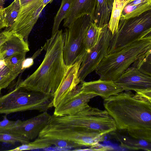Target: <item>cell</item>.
Wrapping results in <instances>:
<instances>
[{"label": "cell", "instance_id": "obj_1", "mask_svg": "<svg viewBox=\"0 0 151 151\" xmlns=\"http://www.w3.org/2000/svg\"><path fill=\"white\" fill-rule=\"evenodd\" d=\"M105 110L117 129L127 130L132 137L151 142V101L130 91L104 99Z\"/></svg>", "mask_w": 151, "mask_h": 151}, {"label": "cell", "instance_id": "obj_2", "mask_svg": "<svg viewBox=\"0 0 151 151\" xmlns=\"http://www.w3.org/2000/svg\"><path fill=\"white\" fill-rule=\"evenodd\" d=\"M63 31L58 30L47 40L44 58L38 68L18 87L47 95L54 94L67 71L63 54Z\"/></svg>", "mask_w": 151, "mask_h": 151}, {"label": "cell", "instance_id": "obj_3", "mask_svg": "<svg viewBox=\"0 0 151 151\" xmlns=\"http://www.w3.org/2000/svg\"><path fill=\"white\" fill-rule=\"evenodd\" d=\"M47 126L71 128L94 136H105L117 129L114 120L106 110L88 105L72 115L51 116Z\"/></svg>", "mask_w": 151, "mask_h": 151}, {"label": "cell", "instance_id": "obj_4", "mask_svg": "<svg viewBox=\"0 0 151 151\" xmlns=\"http://www.w3.org/2000/svg\"><path fill=\"white\" fill-rule=\"evenodd\" d=\"M151 48V29L119 50L107 55L96 69L100 79L114 81Z\"/></svg>", "mask_w": 151, "mask_h": 151}, {"label": "cell", "instance_id": "obj_5", "mask_svg": "<svg viewBox=\"0 0 151 151\" xmlns=\"http://www.w3.org/2000/svg\"><path fill=\"white\" fill-rule=\"evenodd\" d=\"M54 96L28 91L17 86L0 96V114L35 110L47 111L53 106Z\"/></svg>", "mask_w": 151, "mask_h": 151}, {"label": "cell", "instance_id": "obj_6", "mask_svg": "<svg viewBox=\"0 0 151 151\" xmlns=\"http://www.w3.org/2000/svg\"><path fill=\"white\" fill-rule=\"evenodd\" d=\"M92 22L90 15H83L74 20L63 32V58L67 66L83 57L86 51L85 36Z\"/></svg>", "mask_w": 151, "mask_h": 151}, {"label": "cell", "instance_id": "obj_7", "mask_svg": "<svg viewBox=\"0 0 151 151\" xmlns=\"http://www.w3.org/2000/svg\"><path fill=\"white\" fill-rule=\"evenodd\" d=\"M151 29V9L141 15L119 20L116 32L111 35L107 55L118 51Z\"/></svg>", "mask_w": 151, "mask_h": 151}, {"label": "cell", "instance_id": "obj_8", "mask_svg": "<svg viewBox=\"0 0 151 151\" xmlns=\"http://www.w3.org/2000/svg\"><path fill=\"white\" fill-rule=\"evenodd\" d=\"M105 135L94 136L71 128L45 126L38 137L61 139L75 143L81 147H89L100 151L104 147L99 143L105 140Z\"/></svg>", "mask_w": 151, "mask_h": 151}, {"label": "cell", "instance_id": "obj_9", "mask_svg": "<svg viewBox=\"0 0 151 151\" xmlns=\"http://www.w3.org/2000/svg\"><path fill=\"white\" fill-rule=\"evenodd\" d=\"M101 27V33L97 43L90 50L86 51L83 57L78 73V78L80 83L83 81L89 74L95 70L107 55L112 33L108 24Z\"/></svg>", "mask_w": 151, "mask_h": 151}, {"label": "cell", "instance_id": "obj_10", "mask_svg": "<svg viewBox=\"0 0 151 151\" xmlns=\"http://www.w3.org/2000/svg\"><path fill=\"white\" fill-rule=\"evenodd\" d=\"M43 0H33L20 7L15 22L9 29L28 42L29 35L45 6Z\"/></svg>", "mask_w": 151, "mask_h": 151}, {"label": "cell", "instance_id": "obj_11", "mask_svg": "<svg viewBox=\"0 0 151 151\" xmlns=\"http://www.w3.org/2000/svg\"><path fill=\"white\" fill-rule=\"evenodd\" d=\"M123 91H134L151 101V77L129 67L114 81Z\"/></svg>", "mask_w": 151, "mask_h": 151}, {"label": "cell", "instance_id": "obj_12", "mask_svg": "<svg viewBox=\"0 0 151 151\" xmlns=\"http://www.w3.org/2000/svg\"><path fill=\"white\" fill-rule=\"evenodd\" d=\"M81 87V83L63 98L55 107L54 115L63 116L75 114L88 105L91 99L97 96L83 92Z\"/></svg>", "mask_w": 151, "mask_h": 151}, {"label": "cell", "instance_id": "obj_13", "mask_svg": "<svg viewBox=\"0 0 151 151\" xmlns=\"http://www.w3.org/2000/svg\"><path fill=\"white\" fill-rule=\"evenodd\" d=\"M51 116L45 111L25 120H17L9 133L21 136L29 141L34 139L48 124Z\"/></svg>", "mask_w": 151, "mask_h": 151}, {"label": "cell", "instance_id": "obj_14", "mask_svg": "<svg viewBox=\"0 0 151 151\" xmlns=\"http://www.w3.org/2000/svg\"><path fill=\"white\" fill-rule=\"evenodd\" d=\"M83 58L68 66L65 74L54 94L53 104L54 107L67 93L81 83L78 78V73Z\"/></svg>", "mask_w": 151, "mask_h": 151}, {"label": "cell", "instance_id": "obj_15", "mask_svg": "<svg viewBox=\"0 0 151 151\" xmlns=\"http://www.w3.org/2000/svg\"><path fill=\"white\" fill-rule=\"evenodd\" d=\"M81 89L83 92L92 93L105 99L117 94L123 90L112 81L98 80L81 83Z\"/></svg>", "mask_w": 151, "mask_h": 151}, {"label": "cell", "instance_id": "obj_16", "mask_svg": "<svg viewBox=\"0 0 151 151\" xmlns=\"http://www.w3.org/2000/svg\"><path fill=\"white\" fill-rule=\"evenodd\" d=\"M95 0H73L66 17L63 26L68 27L76 19L85 14L92 17Z\"/></svg>", "mask_w": 151, "mask_h": 151}, {"label": "cell", "instance_id": "obj_17", "mask_svg": "<svg viewBox=\"0 0 151 151\" xmlns=\"http://www.w3.org/2000/svg\"><path fill=\"white\" fill-rule=\"evenodd\" d=\"M29 50L28 42L13 32L8 40L0 46V52L4 59L15 55L27 54Z\"/></svg>", "mask_w": 151, "mask_h": 151}, {"label": "cell", "instance_id": "obj_18", "mask_svg": "<svg viewBox=\"0 0 151 151\" xmlns=\"http://www.w3.org/2000/svg\"><path fill=\"white\" fill-rule=\"evenodd\" d=\"M114 0H95L91 18L99 27L108 24Z\"/></svg>", "mask_w": 151, "mask_h": 151}, {"label": "cell", "instance_id": "obj_19", "mask_svg": "<svg viewBox=\"0 0 151 151\" xmlns=\"http://www.w3.org/2000/svg\"><path fill=\"white\" fill-rule=\"evenodd\" d=\"M151 9V0H124L119 20L138 16Z\"/></svg>", "mask_w": 151, "mask_h": 151}, {"label": "cell", "instance_id": "obj_20", "mask_svg": "<svg viewBox=\"0 0 151 151\" xmlns=\"http://www.w3.org/2000/svg\"><path fill=\"white\" fill-rule=\"evenodd\" d=\"M0 69V90L7 88L23 71L22 67L15 66L8 62Z\"/></svg>", "mask_w": 151, "mask_h": 151}, {"label": "cell", "instance_id": "obj_21", "mask_svg": "<svg viewBox=\"0 0 151 151\" xmlns=\"http://www.w3.org/2000/svg\"><path fill=\"white\" fill-rule=\"evenodd\" d=\"M116 137V139L120 143V146L122 147L132 150L151 151V142L124 136L117 135Z\"/></svg>", "mask_w": 151, "mask_h": 151}, {"label": "cell", "instance_id": "obj_22", "mask_svg": "<svg viewBox=\"0 0 151 151\" xmlns=\"http://www.w3.org/2000/svg\"><path fill=\"white\" fill-rule=\"evenodd\" d=\"M124 6V0H114L110 20L108 24L112 34L116 32L120 17Z\"/></svg>", "mask_w": 151, "mask_h": 151}, {"label": "cell", "instance_id": "obj_23", "mask_svg": "<svg viewBox=\"0 0 151 151\" xmlns=\"http://www.w3.org/2000/svg\"><path fill=\"white\" fill-rule=\"evenodd\" d=\"M101 31V27H98L92 22L89 26L84 39L85 50L88 51L97 43Z\"/></svg>", "mask_w": 151, "mask_h": 151}, {"label": "cell", "instance_id": "obj_24", "mask_svg": "<svg viewBox=\"0 0 151 151\" xmlns=\"http://www.w3.org/2000/svg\"><path fill=\"white\" fill-rule=\"evenodd\" d=\"M142 73L151 76V50H149L131 65Z\"/></svg>", "mask_w": 151, "mask_h": 151}, {"label": "cell", "instance_id": "obj_25", "mask_svg": "<svg viewBox=\"0 0 151 151\" xmlns=\"http://www.w3.org/2000/svg\"><path fill=\"white\" fill-rule=\"evenodd\" d=\"M73 0H62L61 6L54 18L52 35L58 30L63 20L66 17Z\"/></svg>", "mask_w": 151, "mask_h": 151}, {"label": "cell", "instance_id": "obj_26", "mask_svg": "<svg viewBox=\"0 0 151 151\" xmlns=\"http://www.w3.org/2000/svg\"><path fill=\"white\" fill-rule=\"evenodd\" d=\"M51 145L50 143L49 139L38 137L33 142H29L27 144H22L14 149L9 150L19 151L43 149L48 147Z\"/></svg>", "mask_w": 151, "mask_h": 151}, {"label": "cell", "instance_id": "obj_27", "mask_svg": "<svg viewBox=\"0 0 151 151\" xmlns=\"http://www.w3.org/2000/svg\"><path fill=\"white\" fill-rule=\"evenodd\" d=\"M20 9L19 0L14 1L8 6L4 8L5 19L7 28L10 27L17 18Z\"/></svg>", "mask_w": 151, "mask_h": 151}, {"label": "cell", "instance_id": "obj_28", "mask_svg": "<svg viewBox=\"0 0 151 151\" xmlns=\"http://www.w3.org/2000/svg\"><path fill=\"white\" fill-rule=\"evenodd\" d=\"M30 141L21 136L10 133L0 132V142L14 144L19 142L22 144H27Z\"/></svg>", "mask_w": 151, "mask_h": 151}, {"label": "cell", "instance_id": "obj_29", "mask_svg": "<svg viewBox=\"0 0 151 151\" xmlns=\"http://www.w3.org/2000/svg\"><path fill=\"white\" fill-rule=\"evenodd\" d=\"M49 139L50 143L52 145H54L58 147L68 148L81 147L77 144L68 141L61 139Z\"/></svg>", "mask_w": 151, "mask_h": 151}, {"label": "cell", "instance_id": "obj_30", "mask_svg": "<svg viewBox=\"0 0 151 151\" xmlns=\"http://www.w3.org/2000/svg\"><path fill=\"white\" fill-rule=\"evenodd\" d=\"M3 120L0 121V132L9 133L14 127L16 121L9 120L6 114L3 116Z\"/></svg>", "mask_w": 151, "mask_h": 151}, {"label": "cell", "instance_id": "obj_31", "mask_svg": "<svg viewBox=\"0 0 151 151\" xmlns=\"http://www.w3.org/2000/svg\"><path fill=\"white\" fill-rule=\"evenodd\" d=\"M26 53L15 55L5 58V61L9 62L16 67H22V63L25 59Z\"/></svg>", "mask_w": 151, "mask_h": 151}, {"label": "cell", "instance_id": "obj_32", "mask_svg": "<svg viewBox=\"0 0 151 151\" xmlns=\"http://www.w3.org/2000/svg\"><path fill=\"white\" fill-rule=\"evenodd\" d=\"M12 33L9 27L0 32V46L8 40Z\"/></svg>", "mask_w": 151, "mask_h": 151}, {"label": "cell", "instance_id": "obj_33", "mask_svg": "<svg viewBox=\"0 0 151 151\" xmlns=\"http://www.w3.org/2000/svg\"><path fill=\"white\" fill-rule=\"evenodd\" d=\"M37 56V54L35 53L32 57L25 58L22 63V70L24 71L26 69L32 66L34 63V59Z\"/></svg>", "mask_w": 151, "mask_h": 151}, {"label": "cell", "instance_id": "obj_34", "mask_svg": "<svg viewBox=\"0 0 151 151\" xmlns=\"http://www.w3.org/2000/svg\"><path fill=\"white\" fill-rule=\"evenodd\" d=\"M6 27V24L4 19V9L0 5V30Z\"/></svg>", "mask_w": 151, "mask_h": 151}, {"label": "cell", "instance_id": "obj_35", "mask_svg": "<svg viewBox=\"0 0 151 151\" xmlns=\"http://www.w3.org/2000/svg\"><path fill=\"white\" fill-rule=\"evenodd\" d=\"M6 63L3 54L0 52V69L3 67L5 65Z\"/></svg>", "mask_w": 151, "mask_h": 151}, {"label": "cell", "instance_id": "obj_36", "mask_svg": "<svg viewBox=\"0 0 151 151\" xmlns=\"http://www.w3.org/2000/svg\"><path fill=\"white\" fill-rule=\"evenodd\" d=\"M33 0H19L20 4V8L25 5Z\"/></svg>", "mask_w": 151, "mask_h": 151}, {"label": "cell", "instance_id": "obj_37", "mask_svg": "<svg viewBox=\"0 0 151 151\" xmlns=\"http://www.w3.org/2000/svg\"><path fill=\"white\" fill-rule=\"evenodd\" d=\"M53 0H43L42 3L45 6L47 4L51 3Z\"/></svg>", "mask_w": 151, "mask_h": 151}, {"label": "cell", "instance_id": "obj_38", "mask_svg": "<svg viewBox=\"0 0 151 151\" xmlns=\"http://www.w3.org/2000/svg\"><path fill=\"white\" fill-rule=\"evenodd\" d=\"M5 0H0V2H3V1H5Z\"/></svg>", "mask_w": 151, "mask_h": 151}]
</instances>
